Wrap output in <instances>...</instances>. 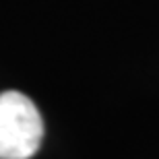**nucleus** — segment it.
Masks as SVG:
<instances>
[{
	"instance_id": "f257e3e1",
	"label": "nucleus",
	"mask_w": 159,
	"mask_h": 159,
	"mask_svg": "<svg viewBox=\"0 0 159 159\" xmlns=\"http://www.w3.org/2000/svg\"><path fill=\"white\" fill-rule=\"evenodd\" d=\"M43 139L35 103L19 91L0 93V159H31Z\"/></svg>"
}]
</instances>
